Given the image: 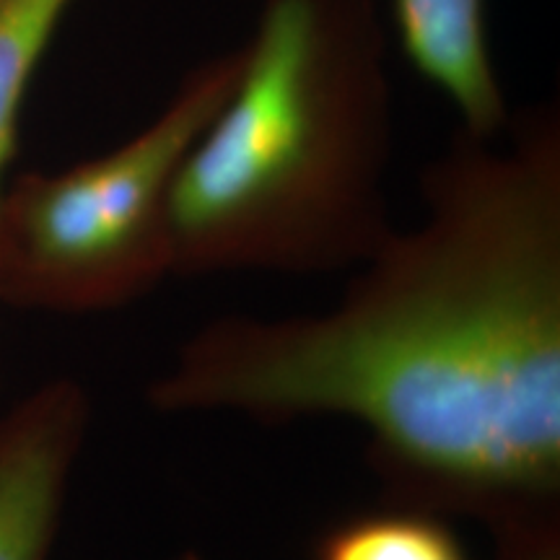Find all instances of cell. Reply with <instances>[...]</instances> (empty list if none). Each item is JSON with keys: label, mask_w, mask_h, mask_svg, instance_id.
I'll list each match as a JSON object with an SVG mask.
<instances>
[{"label": "cell", "mask_w": 560, "mask_h": 560, "mask_svg": "<svg viewBox=\"0 0 560 560\" xmlns=\"http://www.w3.org/2000/svg\"><path fill=\"white\" fill-rule=\"evenodd\" d=\"M423 219L350 270L330 310L219 317L174 353L161 416L366 431L384 501L490 535L560 520V117L457 130L420 172Z\"/></svg>", "instance_id": "1"}, {"label": "cell", "mask_w": 560, "mask_h": 560, "mask_svg": "<svg viewBox=\"0 0 560 560\" xmlns=\"http://www.w3.org/2000/svg\"><path fill=\"white\" fill-rule=\"evenodd\" d=\"M376 0H262L234 91L172 187V276L350 272L395 231Z\"/></svg>", "instance_id": "2"}, {"label": "cell", "mask_w": 560, "mask_h": 560, "mask_svg": "<svg viewBox=\"0 0 560 560\" xmlns=\"http://www.w3.org/2000/svg\"><path fill=\"white\" fill-rule=\"evenodd\" d=\"M242 50L192 68L136 136L60 172L9 179L0 206V301L102 314L172 276L170 202L182 161L236 86Z\"/></svg>", "instance_id": "3"}, {"label": "cell", "mask_w": 560, "mask_h": 560, "mask_svg": "<svg viewBox=\"0 0 560 560\" xmlns=\"http://www.w3.org/2000/svg\"><path fill=\"white\" fill-rule=\"evenodd\" d=\"M91 429V397L68 376L0 416V560H50Z\"/></svg>", "instance_id": "4"}, {"label": "cell", "mask_w": 560, "mask_h": 560, "mask_svg": "<svg viewBox=\"0 0 560 560\" xmlns=\"http://www.w3.org/2000/svg\"><path fill=\"white\" fill-rule=\"evenodd\" d=\"M402 50L457 109L459 128L501 136L511 120L488 45L486 0H395Z\"/></svg>", "instance_id": "5"}, {"label": "cell", "mask_w": 560, "mask_h": 560, "mask_svg": "<svg viewBox=\"0 0 560 560\" xmlns=\"http://www.w3.org/2000/svg\"><path fill=\"white\" fill-rule=\"evenodd\" d=\"M312 560H470L452 522L436 511L387 503L327 527Z\"/></svg>", "instance_id": "6"}, {"label": "cell", "mask_w": 560, "mask_h": 560, "mask_svg": "<svg viewBox=\"0 0 560 560\" xmlns=\"http://www.w3.org/2000/svg\"><path fill=\"white\" fill-rule=\"evenodd\" d=\"M73 0H0V206L16 153L21 109Z\"/></svg>", "instance_id": "7"}, {"label": "cell", "mask_w": 560, "mask_h": 560, "mask_svg": "<svg viewBox=\"0 0 560 560\" xmlns=\"http://www.w3.org/2000/svg\"><path fill=\"white\" fill-rule=\"evenodd\" d=\"M493 560H560V520L493 532Z\"/></svg>", "instance_id": "8"}, {"label": "cell", "mask_w": 560, "mask_h": 560, "mask_svg": "<svg viewBox=\"0 0 560 560\" xmlns=\"http://www.w3.org/2000/svg\"><path fill=\"white\" fill-rule=\"evenodd\" d=\"M172 560H202V556H200L198 550H182Z\"/></svg>", "instance_id": "9"}]
</instances>
